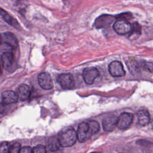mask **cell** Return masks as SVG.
Wrapping results in <instances>:
<instances>
[{
    "mask_svg": "<svg viewBox=\"0 0 153 153\" xmlns=\"http://www.w3.org/2000/svg\"><path fill=\"white\" fill-rule=\"evenodd\" d=\"M132 17V14L130 13H123L117 16V18L118 19V20H124L126 21L130 20Z\"/></svg>",
    "mask_w": 153,
    "mask_h": 153,
    "instance_id": "7402d4cb",
    "label": "cell"
},
{
    "mask_svg": "<svg viewBox=\"0 0 153 153\" xmlns=\"http://www.w3.org/2000/svg\"><path fill=\"white\" fill-rule=\"evenodd\" d=\"M1 35H0V45H1Z\"/></svg>",
    "mask_w": 153,
    "mask_h": 153,
    "instance_id": "f1b7e54d",
    "label": "cell"
},
{
    "mask_svg": "<svg viewBox=\"0 0 153 153\" xmlns=\"http://www.w3.org/2000/svg\"><path fill=\"white\" fill-rule=\"evenodd\" d=\"M1 60L3 68L7 71L13 68L15 63L14 56L13 53L10 52L4 53L1 57Z\"/></svg>",
    "mask_w": 153,
    "mask_h": 153,
    "instance_id": "8fae6325",
    "label": "cell"
},
{
    "mask_svg": "<svg viewBox=\"0 0 153 153\" xmlns=\"http://www.w3.org/2000/svg\"><path fill=\"white\" fill-rule=\"evenodd\" d=\"M21 149V145L19 143L16 142L11 145L10 153H19Z\"/></svg>",
    "mask_w": 153,
    "mask_h": 153,
    "instance_id": "603a6c76",
    "label": "cell"
},
{
    "mask_svg": "<svg viewBox=\"0 0 153 153\" xmlns=\"http://www.w3.org/2000/svg\"><path fill=\"white\" fill-rule=\"evenodd\" d=\"M93 135V132L90 129L88 123H81L78 128L76 132L77 139L79 142H84L90 139Z\"/></svg>",
    "mask_w": 153,
    "mask_h": 153,
    "instance_id": "7a4b0ae2",
    "label": "cell"
},
{
    "mask_svg": "<svg viewBox=\"0 0 153 153\" xmlns=\"http://www.w3.org/2000/svg\"><path fill=\"white\" fill-rule=\"evenodd\" d=\"M88 124L90 129L91 130L93 134H96L99 131V128H100L99 124L96 121L90 120L88 121Z\"/></svg>",
    "mask_w": 153,
    "mask_h": 153,
    "instance_id": "ffe728a7",
    "label": "cell"
},
{
    "mask_svg": "<svg viewBox=\"0 0 153 153\" xmlns=\"http://www.w3.org/2000/svg\"><path fill=\"white\" fill-rule=\"evenodd\" d=\"M114 30L119 35H126L130 32L131 25L128 21L124 20H117L113 25Z\"/></svg>",
    "mask_w": 153,
    "mask_h": 153,
    "instance_id": "3957f363",
    "label": "cell"
},
{
    "mask_svg": "<svg viewBox=\"0 0 153 153\" xmlns=\"http://www.w3.org/2000/svg\"><path fill=\"white\" fill-rule=\"evenodd\" d=\"M32 153H47V151L44 146L39 145L32 149Z\"/></svg>",
    "mask_w": 153,
    "mask_h": 153,
    "instance_id": "cb8c5ba5",
    "label": "cell"
},
{
    "mask_svg": "<svg viewBox=\"0 0 153 153\" xmlns=\"http://www.w3.org/2000/svg\"><path fill=\"white\" fill-rule=\"evenodd\" d=\"M2 103L4 105H8L15 103L18 100L17 94L11 90H7L2 94Z\"/></svg>",
    "mask_w": 153,
    "mask_h": 153,
    "instance_id": "4fadbf2b",
    "label": "cell"
},
{
    "mask_svg": "<svg viewBox=\"0 0 153 153\" xmlns=\"http://www.w3.org/2000/svg\"><path fill=\"white\" fill-rule=\"evenodd\" d=\"M57 81L64 89H71L75 85L74 78L70 74H60L57 78Z\"/></svg>",
    "mask_w": 153,
    "mask_h": 153,
    "instance_id": "277c9868",
    "label": "cell"
},
{
    "mask_svg": "<svg viewBox=\"0 0 153 153\" xmlns=\"http://www.w3.org/2000/svg\"><path fill=\"white\" fill-rule=\"evenodd\" d=\"M118 117L111 115L106 117L102 121V126L105 131H111L117 127Z\"/></svg>",
    "mask_w": 153,
    "mask_h": 153,
    "instance_id": "7c38bea8",
    "label": "cell"
},
{
    "mask_svg": "<svg viewBox=\"0 0 153 153\" xmlns=\"http://www.w3.org/2000/svg\"><path fill=\"white\" fill-rule=\"evenodd\" d=\"M1 41L12 49H16L19 45L17 38L10 32L4 33L1 36Z\"/></svg>",
    "mask_w": 153,
    "mask_h": 153,
    "instance_id": "30bf717a",
    "label": "cell"
},
{
    "mask_svg": "<svg viewBox=\"0 0 153 153\" xmlns=\"http://www.w3.org/2000/svg\"><path fill=\"white\" fill-rule=\"evenodd\" d=\"M0 14L7 23H8L9 25H11L14 27L16 28L17 29H20V26L18 22L13 17H11L7 11H5V10H4L1 8H0Z\"/></svg>",
    "mask_w": 153,
    "mask_h": 153,
    "instance_id": "9a60e30c",
    "label": "cell"
},
{
    "mask_svg": "<svg viewBox=\"0 0 153 153\" xmlns=\"http://www.w3.org/2000/svg\"><path fill=\"white\" fill-rule=\"evenodd\" d=\"M138 123L142 126H145L147 125L150 121V117L149 112L146 110H140L136 114Z\"/></svg>",
    "mask_w": 153,
    "mask_h": 153,
    "instance_id": "2e32d148",
    "label": "cell"
},
{
    "mask_svg": "<svg viewBox=\"0 0 153 153\" xmlns=\"http://www.w3.org/2000/svg\"><path fill=\"white\" fill-rule=\"evenodd\" d=\"M57 137L60 146L63 147L72 146L76 141V132L72 127H67L59 132Z\"/></svg>",
    "mask_w": 153,
    "mask_h": 153,
    "instance_id": "6da1fadb",
    "label": "cell"
},
{
    "mask_svg": "<svg viewBox=\"0 0 153 153\" xmlns=\"http://www.w3.org/2000/svg\"><path fill=\"white\" fill-rule=\"evenodd\" d=\"M109 72L114 77L123 76L126 74L123 66L119 61H114L109 64Z\"/></svg>",
    "mask_w": 153,
    "mask_h": 153,
    "instance_id": "52a82bcc",
    "label": "cell"
},
{
    "mask_svg": "<svg viewBox=\"0 0 153 153\" xmlns=\"http://www.w3.org/2000/svg\"><path fill=\"white\" fill-rule=\"evenodd\" d=\"M99 75L98 70L94 67H88L84 69L82 77L85 82L87 84H91Z\"/></svg>",
    "mask_w": 153,
    "mask_h": 153,
    "instance_id": "8992f818",
    "label": "cell"
},
{
    "mask_svg": "<svg viewBox=\"0 0 153 153\" xmlns=\"http://www.w3.org/2000/svg\"><path fill=\"white\" fill-rule=\"evenodd\" d=\"M126 65H127L128 68L131 73L134 74V73H137V72H139V66L137 63V62L130 60V61L126 62Z\"/></svg>",
    "mask_w": 153,
    "mask_h": 153,
    "instance_id": "d6986e66",
    "label": "cell"
},
{
    "mask_svg": "<svg viewBox=\"0 0 153 153\" xmlns=\"http://www.w3.org/2000/svg\"><path fill=\"white\" fill-rule=\"evenodd\" d=\"M16 94L18 99L22 101H26L29 98L30 95V88L26 84H22L19 87Z\"/></svg>",
    "mask_w": 153,
    "mask_h": 153,
    "instance_id": "5bb4252c",
    "label": "cell"
},
{
    "mask_svg": "<svg viewBox=\"0 0 153 153\" xmlns=\"http://www.w3.org/2000/svg\"><path fill=\"white\" fill-rule=\"evenodd\" d=\"M19 153H32V149L29 146H25L20 149Z\"/></svg>",
    "mask_w": 153,
    "mask_h": 153,
    "instance_id": "d4e9b609",
    "label": "cell"
},
{
    "mask_svg": "<svg viewBox=\"0 0 153 153\" xmlns=\"http://www.w3.org/2000/svg\"><path fill=\"white\" fill-rule=\"evenodd\" d=\"M115 17L111 15L103 14L98 17L94 22L96 28H102L109 26L114 20Z\"/></svg>",
    "mask_w": 153,
    "mask_h": 153,
    "instance_id": "9c48e42d",
    "label": "cell"
},
{
    "mask_svg": "<svg viewBox=\"0 0 153 153\" xmlns=\"http://www.w3.org/2000/svg\"><path fill=\"white\" fill-rule=\"evenodd\" d=\"M1 66L2 65V63H1V58H0V75L1 74V72H2V69H1Z\"/></svg>",
    "mask_w": 153,
    "mask_h": 153,
    "instance_id": "83f0119b",
    "label": "cell"
},
{
    "mask_svg": "<svg viewBox=\"0 0 153 153\" xmlns=\"http://www.w3.org/2000/svg\"><path fill=\"white\" fill-rule=\"evenodd\" d=\"M4 111V104L2 103H0V114L2 113Z\"/></svg>",
    "mask_w": 153,
    "mask_h": 153,
    "instance_id": "4316f807",
    "label": "cell"
},
{
    "mask_svg": "<svg viewBox=\"0 0 153 153\" xmlns=\"http://www.w3.org/2000/svg\"><path fill=\"white\" fill-rule=\"evenodd\" d=\"M47 146L51 151H56L59 149L60 145L58 137L56 136L50 137L47 140Z\"/></svg>",
    "mask_w": 153,
    "mask_h": 153,
    "instance_id": "e0dca14e",
    "label": "cell"
},
{
    "mask_svg": "<svg viewBox=\"0 0 153 153\" xmlns=\"http://www.w3.org/2000/svg\"><path fill=\"white\" fill-rule=\"evenodd\" d=\"M145 67L151 72H153V63H145Z\"/></svg>",
    "mask_w": 153,
    "mask_h": 153,
    "instance_id": "484cf974",
    "label": "cell"
},
{
    "mask_svg": "<svg viewBox=\"0 0 153 153\" xmlns=\"http://www.w3.org/2000/svg\"><path fill=\"white\" fill-rule=\"evenodd\" d=\"M39 85L45 90H49L53 88V82L50 75L47 72H42L38 76Z\"/></svg>",
    "mask_w": 153,
    "mask_h": 153,
    "instance_id": "ba28073f",
    "label": "cell"
},
{
    "mask_svg": "<svg viewBox=\"0 0 153 153\" xmlns=\"http://www.w3.org/2000/svg\"><path fill=\"white\" fill-rule=\"evenodd\" d=\"M141 33V26L137 22L133 23L130 31V38L131 39H137Z\"/></svg>",
    "mask_w": 153,
    "mask_h": 153,
    "instance_id": "ac0fdd59",
    "label": "cell"
},
{
    "mask_svg": "<svg viewBox=\"0 0 153 153\" xmlns=\"http://www.w3.org/2000/svg\"><path fill=\"white\" fill-rule=\"evenodd\" d=\"M133 116L131 113L123 112L118 117L117 127L121 130H124L131 124Z\"/></svg>",
    "mask_w": 153,
    "mask_h": 153,
    "instance_id": "5b68a950",
    "label": "cell"
},
{
    "mask_svg": "<svg viewBox=\"0 0 153 153\" xmlns=\"http://www.w3.org/2000/svg\"><path fill=\"white\" fill-rule=\"evenodd\" d=\"M11 145L8 142L0 143V153H10Z\"/></svg>",
    "mask_w": 153,
    "mask_h": 153,
    "instance_id": "44dd1931",
    "label": "cell"
}]
</instances>
